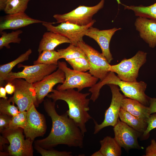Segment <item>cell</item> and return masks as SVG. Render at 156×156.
<instances>
[{
	"label": "cell",
	"mask_w": 156,
	"mask_h": 156,
	"mask_svg": "<svg viewBox=\"0 0 156 156\" xmlns=\"http://www.w3.org/2000/svg\"><path fill=\"white\" fill-rule=\"evenodd\" d=\"M35 149L42 156H71L70 151H58L54 150H47L40 146L35 145Z\"/></svg>",
	"instance_id": "1f68e13d"
},
{
	"label": "cell",
	"mask_w": 156,
	"mask_h": 156,
	"mask_svg": "<svg viewBox=\"0 0 156 156\" xmlns=\"http://www.w3.org/2000/svg\"><path fill=\"white\" fill-rule=\"evenodd\" d=\"M117 1L118 4L124 7L125 9L133 11L136 16L146 18L156 21V2L147 6L142 5L128 6L122 3L120 0Z\"/></svg>",
	"instance_id": "603a6c76"
},
{
	"label": "cell",
	"mask_w": 156,
	"mask_h": 156,
	"mask_svg": "<svg viewBox=\"0 0 156 156\" xmlns=\"http://www.w3.org/2000/svg\"><path fill=\"white\" fill-rule=\"evenodd\" d=\"M121 108L131 114L146 121L151 115L149 107L136 100L126 97L122 101Z\"/></svg>",
	"instance_id": "ffe728a7"
},
{
	"label": "cell",
	"mask_w": 156,
	"mask_h": 156,
	"mask_svg": "<svg viewBox=\"0 0 156 156\" xmlns=\"http://www.w3.org/2000/svg\"><path fill=\"white\" fill-rule=\"evenodd\" d=\"M58 68L64 73L65 79L61 85L57 86L58 90L76 88L80 92L86 88L92 87L96 83L98 79L92 75L89 72L79 71L70 69L67 67L66 62L58 61Z\"/></svg>",
	"instance_id": "277c9868"
},
{
	"label": "cell",
	"mask_w": 156,
	"mask_h": 156,
	"mask_svg": "<svg viewBox=\"0 0 156 156\" xmlns=\"http://www.w3.org/2000/svg\"><path fill=\"white\" fill-rule=\"evenodd\" d=\"M107 85L109 87L112 93L111 103L109 107L105 111L104 120L101 124H98L94 120L95 124L94 134L97 133L105 127L114 126L119 118L122 101L125 97L120 92V90L118 86L112 84Z\"/></svg>",
	"instance_id": "7c38bea8"
},
{
	"label": "cell",
	"mask_w": 156,
	"mask_h": 156,
	"mask_svg": "<svg viewBox=\"0 0 156 156\" xmlns=\"http://www.w3.org/2000/svg\"><path fill=\"white\" fill-rule=\"evenodd\" d=\"M91 156H103L102 153L99 151V150L94 153Z\"/></svg>",
	"instance_id": "60d3db41"
},
{
	"label": "cell",
	"mask_w": 156,
	"mask_h": 156,
	"mask_svg": "<svg viewBox=\"0 0 156 156\" xmlns=\"http://www.w3.org/2000/svg\"><path fill=\"white\" fill-rule=\"evenodd\" d=\"M32 52L30 49L21 54L16 59L8 63L0 66V85L2 86L7 75L12 71L13 68L16 65L28 60Z\"/></svg>",
	"instance_id": "cb8c5ba5"
},
{
	"label": "cell",
	"mask_w": 156,
	"mask_h": 156,
	"mask_svg": "<svg viewBox=\"0 0 156 156\" xmlns=\"http://www.w3.org/2000/svg\"><path fill=\"white\" fill-rule=\"evenodd\" d=\"M65 79L64 72L58 68L55 71L44 77L41 80L33 83L35 88L38 104L51 92L54 86L58 83H62Z\"/></svg>",
	"instance_id": "9a60e30c"
},
{
	"label": "cell",
	"mask_w": 156,
	"mask_h": 156,
	"mask_svg": "<svg viewBox=\"0 0 156 156\" xmlns=\"http://www.w3.org/2000/svg\"><path fill=\"white\" fill-rule=\"evenodd\" d=\"M105 0H101L93 6H79L70 12L63 14H55L53 17L56 23L68 22L80 26L86 25L93 21V16L104 6Z\"/></svg>",
	"instance_id": "52a82bcc"
},
{
	"label": "cell",
	"mask_w": 156,
	"mask_h": 156,
	"mask_svg": "<svg viewBox=\"0 0 156 156\" xmlns=\"http://www.w3.org/2000/svg\"><path fill=\"white\" fill-rule=\"evenodd\" d=\"M55 103L47 99L44 102L45 109L52 120V128L49 135L44 139L36 141L35 145L45 149L60 144L82 148L84 135L66 112L61 115L57 114Z\"/></svg>",
	"instance_id": "6da1fadb"
},
{
	"label": "cell",
	"mask_w": 156,
	"mask_h": 156,
	"mask_svg": "<svg viewBox=\"0 0 156 156\" xmlns=\"http://www.w3.org/2000/svg\"><path fill=\"white\" fill-rule=\"evenodd\" d=\"M30 0H8L4 11L7 14L24 13Z\"/></svg>",
	"instance_id": "4316f807"
},
{
	"label": "cell",
	"mask_w": 156,
	"mask_h": 156,
	"mask_svg": "<svg viewBox=\"0 0 156 156\" xmlns=\"http://www.w3.org/2000/svg\"><path fill=\"white\" fill-rule=\"evenodd\" d=\"M32 104L27 111V120L23 129L26 138L34 141L37 137L43 135L45 133L46 125L43 115L36 110Z\"/></svg>",
	"instance_id": "4fadbf2b"
},
{
	"label": "cell",
	"mask_w": 156,
	"mask_h": 156,
	"mask_svg": "<svg viewBox=\"0 0 156 156\" xmlns=\"http://www.w3.org/2000/svg\"><path fill=\"white\" fill-rule=\"evenodd\" d=\"M22 33L23 31L21 30L12 31L11 33H7L3 31L0 33L1 34L0 38V49L4 47L7 49L10 48L9 44L11 43H20L21 39L19 36Z\"/></svg>",
	"instance_id": "83f0119b"
},
{
	"label": "cell",
	"mask_w": 156,
	"mask_h": 156,
	"mask_svg": "<svg viewBox=\"0 0 156 156\" xmlns=\"http://www.w3.org/2000/svg\"><path fill=\"white\" fill-rule=\"evenodd\" d=\"M110 84L118 86L125 97L136 100L145 106L149 105L150 98L145 93L147 85L146 83L143 81L130 82L122 81L112 71L104 79L89 89V91L92 94L90 100L94 102L99 97L102 87Z\"/></svg>",
	"instance_id": "3957f363"
},
{
	"label": "cell",
	"mask_w": 156,
	"mask_h": 156,
	"mask_svg": "<svg viewBox=\"0 0 156 156\" xmlns=\"http://www.w3.org/2000/svg\"><path fill=\"white\" fill-rule=\"evenodd\" d=\"M71 66L73 70L85 72L89 70L90 69L89 62L88 59L79 57L66 61Z\"/></svg>",
	"instance_id": "4dcf8cb0"
},
{
	"label": "cell",
	"mask_w": 156,
	"mask_h": 156,
	"mask_svg": "<svg viewBox=\"0 0 156 156\" xmlns=\"http://www.w3.org/2000/svg\"><path fill=\"white\" fill-rule=\"evenodd\" d=\"M145 156H156V142L152 140L150 144L146 148Z\"/></svg>",
	"instance_id": "e575fe53"
},
{
	"label": "cell",
	"mask_w": 156,
	"mask_h": 156,
	"mask_svg": "<svg viewBox=\"0 0 156 156\" xmlns=\"http://www.w3.org/2000/svg\"><path fill=\"white\" fill-rule=\"evenodd\" d=\"M18 67H23V69L21 71L17 72H11L6 77L5 81L10 82L15 79L22 78L33 84L41 80L58 68V65L55 64H38L28 66L20 63L18 64Z\"/></svg>",
	"instance_id": "ba28073f"
},
{
	"label": "cell",
	"mask_w": 156,
	"mask_h": 156,
	"mask_svg": "<svg viewBox=\"0 0 156 156\" xmlns=\"http://www.w3.org/2000/svg\"><path fill=\"white\" fill-rule=\"evenodd\" d=\"M96 21L93 19L88 25L80 26L68 22H64L56 26L53 25V23L45 22L42 23L48 31L59 34L70 40L71 43L77 46L78 43L83 41V38L85 36L88 28L92 26Z\"/></svg>",
	"instance_id": "8fae6325"
},
{
	"label": "cell",
	"mask_w": 156,
	"mask_h": 156,
	"mask_svg": "<svg viewBox=\"0 0 156 156\" xmlns=\"http://www.w3.org/2000/svg\"><path fill=\"white\" fill-rule=\"evenodd\" d=\"M77 46L85 53L89 62V73L95 77L102 81L109 73L110 66L105 57L83 41L79 42Z\"/></svg>",
	"instance_id": "30bf717a"
},
{
	"label": "cell",
	"mask_w": 156,
	"mask_h": 156,
	"mask_svg": "<svg viewBox=\"0 0 156 156\" xmlns=\"http://www.w3.org/2000/svg\"><path fill=\"white\" fill-rule=\"evenodd\" d=\"M44 22L32 18L25 12L7 14L0 20V32L1 33L6 29H18L31 24Z\"/></svg>",
	"instance_id": "e0dca14e"
},
{
	"label": "cell",
	"mask_w": 156,
	"mask_h": 156,
	"mask_svg": "<svg viewBox=\"0 0 156 156\" xmlns=\"http://www.w3.org/2000/svg\"><path fill=\"white\" fill-rule=\"evenodd\" d=\"M147 55L146 52L139 51L132 57L125 58L118 64L110 65L109 71L116 73L122 80L137 82L139 70L146 61Z\"/></svg>",
	"instance_id": "5b68a950"
},
{
	"label": "cell",
	"mask_w": 156,
	"mask_h": 156,
	"mask_svg": "<svg viewBox=\"0 0 156 156\" xmlns=\"http://www.w3.org/2000/svg\"><path fill=\"white\" fill-rule=\"evenodd\" d=\"M0 148H2V146L4 145L5 144L9 142L8 139L3 136H0Z\"/></svg>",
	"instance_id": "ab89813d"
},
{
	"label": "cell",
	"mask_w": 156,
	"mask_h": 156,
	"mask_svg": "<svg viewBox=\"0 0 156 156\" xmlns=\"http://www.w3.org/2000/svg\"><path fill=\"white\" fill-rule=\"evenodd\" d=\"M120 28L114 27L108 29L100 30L92 26L89 27L85 36L94 40L100 47L102 53L110 63L113 59L109 49V43L115 32L121 29Z\"/></svg>",
	"instance_id": "2e32d148"
},
{
	"label": "cell",
	"mask_w": 156,
	"mask_h": 156,
	"mask_svg": "<svg viewBox=\"0 0 156 156\" xmlns=\"http://www.w3.org/2000/svg\"><path fill=\"white\" fill-rule=\"evenodd\" d=\"M27 111L20 112L17 115L12 117L8 127L7 129H14L24 128L27 122Z\"/></svg>",
	"instance_id": "f1b7e54d"
},
{
	"label": "cell",
	"mask_w": 156,
	"mask_h": 156,
	"mask_svg": "<svg viewBox=\"0 0 156 156\" xmlns=\"http://www.w3.org/2000/svg\"><path fill=\"white\" fill-rule=\"evenodd\" d=\"M7 92L5 88L2 86L0 87V97L3 99H7V97L6 96Z\"/></svg>",
	"instance_id": "74e56055"
},
{
	"label": "cell",
	"mask_w": 156,
	"mask_h": 156,
	"mask_svg": "<svg viewBox=\"0 0 156 156\" xmlns=\"http://www.w3.org/2000/svg\"><path fill=\"white\" fill-rule=\"evenodd\" d=\"M99 151L103 156H120L121 154V146L114 138L107 136L100 141Z\"/></svg>",
	"instance_id": "7402d4cb"
},
{
	"label": "cell",
	"mask_w": 156,
	"mask_h": 156,
	"mask_svg": "<svg viewBox=\"0 0 156 156\" xmlns=\"http://www.w3.org/2000/svg\"><path fill=\"white\" fill-rule=\"evenodd\" d=\"M148 107L150 109L151 114L156 113V98H150Z\"/></svg>",
	"instance_id": "d590c367"
},
{
	"label": "cell",
	"mask_w": 156,
	"mask_h": 156,
	"mask_svg": "<svg viewBox=\"0 0 156 156\" xmlns=\"http://www.w3.org/2000/svg\"><path fill=\"white\" fill-rule=\"evenodd\" d=\"M22 128L6 129L3 131V136L8 140V154L14 156H32L33 141L30 139H25Z\"/></svg>",
	"instance_id": "9c48e42d"
},
{
	"label": "cell",
	"mask_w": 156,
	"mask_h": 156,
	"mask_svg": "<svg viewBox=\"0 0 156 156\" xmlns=\"http://www.w3.org/2000/svg\"><path fill=\"white\" fill-rule=\"evenodd\" d=\"M7 93L8 94H13L15 90L14 86L11 82H8L5 87Z\"/></svg>",
	"instance_id": "8d00e7d4"
},
{
	"label": "cell",
	"mask_w": 156,
	"mask_h": 156,
	"mask_svg": "<svg viewBox=\"0 0 156 156\" xmlns=\"http://www.w3.org/2000/svg\"><path fill=\"white\" fill-rule=\"evenodd\" d=\"M64 43H71L66 37L51 31L45 32L40 40L38 49L39 54L45 50L52 51L58 45Z\"/></svg>",
	"instance_id": "d6986e66"
},
{
	"label": "cell",
	"mask_w": 156,
	"mask_h": 156,
	"mask_svg": "<svg viewBox=\"0 0 156 156\" xmlns=\"http://www.w3.org/2000/svg\"><path fill=\"white\" fill-rule=\"evenodd\" d=\"M8 0H0V10L4 11Z\"/></svg>",
	"instance_id": "f35d334b"
},
{
	"label": "cell",
	"mask_w": 156,
	"mask_h": 156,
	"mask_svg": "<svg viewBox=\"0 0 156 156\" xmlns=\"http://www.w3.org/2000/svg\"><path fill=\"white\" fill-rule=\"evenodd\" d=\"M113 127L114 138L121 147L127 150L139 148L138 138L140 133L119 118Z\"/></svg>",
	"instance_id": "5bb4252c"
},
{
	"label": "cell",
	"mask_w": 156,
	"mask_h": 156,
	"mask_svg": "<svg viewBox=\"0 0 156 156\" xmlns=\"http://www.w3.org/2000/svg\"><path fill=\"white\" fill-rule=\"evenodd\" d=\"M11 102L8 99H2L0 100V114H6L12 117L18 114L20 111L17 107L15 106L14 103L11 104Z\"/></svg>",
	"instance_id": "f546056e"
},
{
	"label": "cell",
	"mask_w": 156,
	"mask_h": 156,
	"mask_svg": "<svg viewBox=\"0 0 156 156\" xmlns=\"http://www.w3.org/2000/svg\"><path fill=\"white\" fill-rule=\"evenodd\" d=\"M57 51L61 59H65L66 61L79 57L88 59L85 53L80 48L71 44L66 48L58 49Z\"/></svg>",
	"instance_id": "d4e9b609"
},
{
	"label": "cell",
	"mask_w": 156,
	"mask_h": 156,
	"mask_svg": "<svg viewBox=\"0 0 156 156\" xmlns=\"http://www.w3.org/2000/svg\"><path fill=\"white\" fill-rule=\"evenodd\" d=\"M140 38L151 48L156 46V21L146 18L138 17L134 23Z\"/></svg>",
	"instance_id": "ac0fdd59"
},
{
	"label": "cell",
	"mask_w": 156,
	"mask_h": 156,
	"mask_svg": "<svg viewBox=\"0 0 156 156\" xmlns=\"http://www.w3.org/2000/svg\"><path fill=\"white\" fill-rule=\"evenodd\" d=\"M60 59L59 54L57 51L54 50H45L39 54L38 59L33 62V64L57 65L58 60Z\"/></svg>",
	"instance_id": "484cf974"
},
{
	"label": "cell",
	"mask_w": 156,
	"mask_h": 156,
	"mask_svg": "<svg viewBox=\"0 0 156 156\" xmlns=\"http://www.w3.org/2000/svg\"><path fill=\"white\" fill-rule=\"evenodd\" d=\"M52 92L47 97L55 102L62 100L67 103L68 110L66 112L68 116L75 121L84 135L87 131L86 124L92 119L88 112L90 100L87 98L91 93H81L74 89L63 90L53 89Z\"/></svg>",
	"instance_id": "7a4b0ae2"
},
{
	"label": "cell",
	"mask_w": 156,
	"mask_h": 156,
	"mask_svg": "<svg viewBox=\"0 0 156 156\" xmlns=\"http://www.w3.org/2000/svg\"><path fill=\"white\" fill-rule=\"evenodd\" d=\"M119 117L121 121L139 133H143L147 128V124L146 120L135 116L121 108Z\"/></svg>",
	"instance_id": "44dd1931"
},
{
	"label": "cell",
	"mask_w": 156,
	"mask_h": 156,
	"mask_svg": "<svg viewBox=\"0 0 156 156\" xmlns=\"http://www.w3.org/2000/svg\"><path fill=\"white\" fill-rule=\"evenodd\" d=\"M14 86L15 90L12 96L9 99L16 104L20 112L27 111L32 104L38 107L36 95L33 83L22 78H16L11 81Z\"/></svg>",
	"instance_id": "8992f818"
},
{
	"label": "cell",
	"mask_w": 156,
	"mask_h": 156,
	"mask_svg": "<svg viewBox=\"0 0 156 156\" xmlns=\"http://www.w3.org/2000/svg\"><path fill=\"white\" fill-rule=\"evenodd\" d=\"M12 118L6 114H0V131L2 132L8 128Z\"/></svg>",
	"instance_id": "836d02e7"
},
{
	"label": "cell",
	"mask_w": 156,
	"mask_h": 156,
	"mask_svg": "<svg viewBox=\"0 0 156 156\" xmlns=\"http://www.w3.org/2000/svg\"><path fill=\"white\" fill-rule=\"evenodd\" d=\"M147 127L146 130L143 133V137L144 138H148L150 131L156 128V113L151 114L146 120Z\"/></svg>",
	"instance_id": "d6a6232c"
}]
</instances>
